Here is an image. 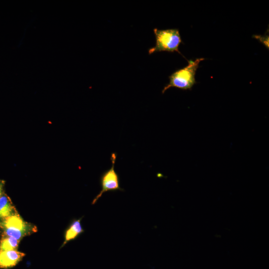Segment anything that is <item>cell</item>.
Instances as JSON below:
<instances>
[{
    "instance_id": "1",
    "label": "cell",
    "mask_w": 269,
    "mask_h": 269,
    "mask_svg": "<svg viewBox=\"0 0 269 269\" xmlns=\"http://www.w3.org/2000/svg\"><path fill=\"white\" fill-rule=\"evenodd\" d=\"M205 59L197 58L195 60H188V64L185 67L178 69L169 76V82L163 88L162 93L169 88L175 87L181 90H191L195 84L196 72L199 67V64Z\"/></svg>"
},
{
    "instance_id": "4",
    "label": "cell",
    "mask_w": 269,
    "mask_h": 269,
    "mask_svg": "<svg viewBox=\"0 0 269 269\" xmlns=\"http://www.w3.org/2000/svg\"><path fill=\"white\" fill-rule=\"evenodd\" d=\"M116 157V154L115 153H112L111 156L112 167L104 172L101 175L100 177L101 190L93 199L92 204H95L105 192L123 190V189L121 188L120 185L119 175L114 168Z\"/></svg>"
},
{
    "instance_id": "7",
    "label": "cell",
    "mask_w": 269,
    "mask_h": 269,
    "mask_svg": "<svg viewBox=\"0 0 269 269\" xmlns=\"http://www.w3.org/2000/svg\"><path fill=\"white\" fill-rule=\"evenodd\" d=\"M81 218L74 220L65 234L64 241L61 247H63L69 241L76 239L79 235L84 232V229L81 224Z\"/></svg>"
},
{
    "instance_id": "2",
    "label": "cell",
    "mask_w": 269,
    "mask_h": 269,
    "mask_svg": "<svg viewBox=\"0 0 269 269\" xmlns=\"http://www.w3.org/2000/svg\"><path fill=\"white\" fill-rule=\"evenodd\" d=\"M153 32L155 36L156 43L154 47L149 49V54L160 51L171 52L176 51L182 55L178 47L180 44L182 43V41L178 29L160 30L154 28Z\"/></svg>"
},
{
    "instance_id": "6",
    "label": "cell",
    "mask_w": 269,
    "mask_h": 269,
    "mask_svg": "<svg viewBox=\"0 0 269 269\" xmlns=\"http://www.w3.org/2000/svg\"><path fill=\"white\" fill-rule=\"evenodd\" d=\"M17 213L9 197L3 194L0 198V222Z\"/></svg>"
},
{
    "instance_id": "8",
    "label": "cell",
    "mask_w": 269,
    "mask_h": 269,
    "mask_svg": "<svg viewBox=\"0 0 269 269\" xmlns=\"http://www.w3.org/2000/svg\"><path fill=\"white\" fill-rule=\"evenodd\" d=\"M19 241L14 238L4 236L0 241V250H17Z\"/></svg>"
},
{
    "instance_id": "9",
    "label": "cell",
    "mask_w": 269,
    "mask_h": 269,
    "mask_svg": "<svg viewBox=\"0 0 269 269\" xmlns=\"http://www.w3.org/2000/svg\"><path fill=\"white\" fill-rule=\"evenodd\" d=\"M253 37L257 39L260 42L263 44L265 47L269 49V35L266 33L265 35H254Z\"/></svg>"
},
{
    "instance_id": "10",
    "label": "cell",
    "mask_w": 269,
    "mask_h": 269,
    "mask_svg": "<svg viewBox=\"0 0 269 269\" xmlns=\"http://www.w3.org/2000/svg\"><path fill=\"white\" fill-rule=\"evenodd\" d=\"M5 181L3 180H0V198L3 195V188L5 185Z\"/></svg>"
},
{
    "instance_id": "3",
    "label": "cell",
    "mask_w": 269,
    "mask_h": 269,
    "mask_svg": "<svg viewBox=\"0 0 269 269\" xmlns=\"http://www.w3.org/2000/svg\"><path fill=\"white\" fill-rule=\"evenodd\" d=\"M4 236L20 240L23 237L37 231L34 224L25 221L18 213L9 216L0 222Z\"/></svg>"
},
{
    "instance_id": "5",
    "label": "cell",
    "mask_w": 269,
    "mask_h": 269,
    "mask_svg": "<svg viewBox=\"0 0 269 269\" xmlns=\"http://www.w3.org/2000/svg\"><path fill=\"white\" fill-rule=\"evenodd\" d=\"M25 254L17 250H0V268L7 269L16 265Z\"/></svg>"
}]
</instances>
